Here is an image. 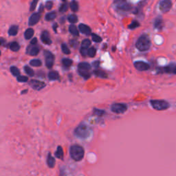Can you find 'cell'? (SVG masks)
I'll return each mask as SVG.
<instances>
[{
	"label": "cell",
	"instance_id": "1",
	"mask_svg": "<svg viewBox=\"0 0 176 176\" xmlns=\"http://www.w3.org/2000/svg\"><path fill=\"white\" fill-rule=\"evenodd\" d=\"M151 45V42L149 37L144 34L138 38V41H136V46L140 51L145 52L149 50Z\"/></svg>",
	"mask_w": 176,
	"mask_h": 176
},
{
	"label": "cell",
	"instance_id": "2",
	"mask_svg": "<svg viewBox=\"0 0 176 176\" xmlns=\"http://www.w3.org/2000/svg\"><path fill=\"white\" fill-rule=\"evenodd\" d=\"M70 153L71 158L74 160L78 162L83 158L85 151H84V149L80 145H74L70 147Z\"/></svg>",
	"mask_w": 176,
	"mask_h": 176
},
{
	"label": "cell",
	"instance_id": "3",
	"mask_svg": "<svg viewBox=\"0 0 176 176\" xmlns=\"http://www.w3.org/2000/svg\"><path fill=\"white\" fill-rule=\"evenodd\" d=\"M92 134V131L90 127H89L85 124H80L75 130V134L77 137L82 139H86L88 138Z\"/></svg>",
	"mask_w": 176,
	"mask_h": 176
},
{
	"label": "cell",
	"instance_id": "4",
	"mask_svg": "<svg viewBox=\"0 0 176 176\" xmlns=\"http://www.w3.org/2000/svg\"><path fill=\"white\" fill-rule=\"evenodd\" d=\"M150 103L153 108L158 111L166 110L170 107V104L164 100H152Z\"/></svg>",
	"mask_w": 176,
	"mask_h": 176
},
{
	"label": "cell",
	"instance_id": "5",
	"mask_svg": "<svg viewBox=\"0 0 176 176\" xmlns=\"http://www.w3.org/2000/svg\"><path fill=\"white\" fill-rule=\"evenodd\" d=\"M111 109L113 112L116 114H123L126 112L127 107L126 105L123 103H114L111 106Z\"/></svg>",
	"mask_w": 176,
	"mask_h": 176
},
{
	"label": "cell",
	"instance_id": "6",
	"mask_svg": "<svg viewBox=\"0 0 176 176\" xmlns=\"http://www.w3.org/2000/svg\"><path fill=\"white\" fill-rule=\"evenodd\" d=\"M172 7V2L168 0L161 1L159 3V8L160 11L163 13H166L171 10Z\"/></svg>",
	"mask_w": 176,
	"mask_h": 176
},
{
	"label": "cell",
	"instance_id": "7",
	"mask_svg": "<svg viewBox=\"0 0 176 176\" xmlns=\"http://www.w3.org/2000/svg\"><path fill=\"white\" fill-rule=\"evenodd\" d=\"M44 55L45 57H46V65L47 66L48 68H51L53 67L54 64V60H55L54 55L48 51H45Z\"/></svg>",
	"mask_w": 176,
	"mask_h": 176
},
{
	"label": "cell",
	"instance_id": "8",
	"mask_svg": "<svg viewBox=\"0 0 176 176\" xmlns=\"http://www.w3.org/2000/svg\"><path fill=\"white\" fill-rule=\"evenodd\" d=\"M29 85L36 90H40L46 86V83L38 80H31L29 83Z\"/></svg>",
	"mask_w": 176,
	"mask_h": 176
},
{
	"label": "cell",
	"instance_id": "9",
	"mask_svg": "<svg viewBox=\"0 0 176 176\" xmlns=\"http://www.w3.org/2000/svg\"><path fill=\"white\" fill-rule=\"evenodd\" d=\"M134 67L139 71H146L149 69V65L144 61H136L134 63Z\"/></svg>",
	"mask_w": 176,
	"mask_h": 176
},
{
	"label": "cell",
	"instance_id": "10",
	"mask_svg": "<svg viewBox=\"0 0 176 176\" xmlns=\"http://www.w3.org/2000/svg\"><path fill=\"white\" fill-rule=\"evenodd\" d=\"M116 7L118 9L121 10H125V11H127V10H130L132 8V6L131 5L129 4L128 2L125 1H116Z\"/></svg>",
	"mask_w": 176,
	"mask_h": 176
},
{
	"label": "cell",
	"instance_id": "11",
	"mask_svg": "<svg viewBox=\"0 0 176 176\" xmlns=\"http://www.w3.org/2000/svg\"><path fill=\"white\" fill-rule=\"evenodd\" d=\"M41 17V15L39 12H36V13H33L32 15L30 16L29 19V24L30 26H34V25L37 24V22L39 21Z\"/></svg>",
	"mask_w": 176,
	"mask_h": 176
},
{
	"label": "cell",
	"instance_id": "12",
	"mask_svg": "<svg viewBox=\"0 0 176 176\" xmlns=\"http://www.w3.org/2000/svg\"><path fill=\"white\" fill-rule=\"evenodd\" d=\"M41 39L42 41V42L46 44V45H50L52 44V41L50 39L49 34H48V32L46 31V30L42 32L41 36Z\"/></svg>",
	"mask_w": 176,
	"mask_h": 176
},
{
	"label": "cell",
	"instance_id": "13",
	"mask_svg": "<svg viewBox=\"0 0 176 176\" xmlns=\"http://www.w3.org/2000/svg\"><path fill=\"white\" fill-rule=\"evenodd\" d=\"M162 71H163L162 72L176 74V65H169L166 66L162 69Z\"/></svg>",
	"mask_w": 176,
	"mask_h": 176
},
{
	"label": "cell",
	"instance_id": "14",
	"mask_svg": "<svg viewBox=\"0 0 176 176\" xmlns=\"http://www.w3.org/2000/svg\"><path fill=\"white\" fill-rule=\"evenodd\" d=\"M78 28H79L80 31L83 34H84V35H89L91 34V30L90 29V28H89V26H87V25L81 24L79 25Z\"/></svg>",
	"mask_w": 176,
	"mask_h": 176
},
{
	"label": "cell",
	"instance_id": "15",
	"mask_svg": "<svg viewBox=\"0 0 176 176\" xmlns=\"http://www.w3.org/2000/svg\"><path fill=\"white\" fill-rule=\"evenodd\" d=\"M39 53V48L37 46H32L27 48V53L29 54L31 56H36Z\"/></svg>",
	"mask_w": 176,
	"mask_h": 176
},
{
	"label": "cell",
	"instance_id": "16",
	"mask_svg": "<svg viewBox=\"0 0 176 176\" xmlns=\"http://www.w3.org/2000/svg\"><path fill=\"white\" fill-rule=\"evenodd\" d=\"M55 163H56V160H55V158L53 157L51 155V153L48 154V158H47V164L48 166V167L53 168L55 167Z\"/></svg>",
	"mask_w": 176,
	"mask_h": 176
},
{
	"label": "cell",
	"instance_id": "17",
	"mask_svg": "<svg viewBox=\"0 0 176 176\" xmlns=\"http://www.w3.org/2000/svg\"><path fill=\"white\" fill-rule=\"evenodd\" d=\"M78 70H83V71H88L91 69L90 65L87 63H80L78 64Z\"/></svg>",
	"mask_w": 176,
	"mask_h": 176
},
{
	"label": "cell",
	"instance_id": "18",
	"mask_svg": "<svg viewBox=\"0 0 176 176\" xmlns=\"http://www.w3.org/2000/svg\"><path fill=\"white\" fill-rule=\"evenodd\" d=\"M63 148L61 146H59L57 147V149L55 152V156L59 159H63Z\"/></svg>",
	"mask_w": 176,
	"mask_h": 176
},
{
	"label": "cell",
	"instance_id": "19",
	"mask_svg": "<svg viewBox=\"0 0 176 176\" xmlns=\"http://www.w3.org/2000/svg\"><path fill=\"white\" fill-rule=\"evenodd\" d=\"M48 78L50 80H59V74L57 72H50L48 74Z\"/></svg>",
	"mask_w": 176,
	"mask_h": 176
},
{
	"label": "cell",
	"instance_id": "20",
	"mask_svg": "<svg viewBox=\"0 0 176 176\" xmlns=\"http://www.w3.org/2000/svg\"><path fill=\"white\" fill-rule=\"evenodd\" d=\"M34 35V30L32 28H28L25 31L24 33V37L26 39H30L32 37V36Z\"/></svg>",
	"mask_w": 176,
	"mask_h": 176
},
{
	"label": "cell",
	"instance_id": "21",
	"mask_svg": "<svg viewBox=\"0 0 176 176\" xmlns=\"http://www.w3.org/2000/svg\"><path fill=\"white\" fill-rule=\"evenodd\" d=\"M18 32V26H12L8 30L9 35L15 36L17 34Z\"/></svg>",
	"mask_w": 176,
	"mask_h": 176
},
{
	"label": "cell",
	"instance_id": "22",
	"mask_svg": "<svg viewBox=\"0 0 176 176\" xmlns=\"http://www.w3.org/2000/svg\"><path fill=\"white\" fill-rule=\"evenodd\" d=\"M162 19H160V18H158V19H156L155 23H154V26H155V28H157V29H161V28H162Z\"/></svg>",
	"mask_w": 176,
	"mask_h": 176
},
{
	"label": "cell",
	"instance_id": "23",
	"mask_svg": "<svg viewBox=\"0 0 176 176\" xmlns=\"http://www.w3.org/2000/svg\"><path fill=\"white\" fill-rule=\"evenodd\" d=\"M69 31L72 35L74 36H78V31L77 30V28L74 25H71L69 27Z\"/></svg>",
	"mask_w": 176,
	"mask_h": 176
},
{
	"label": "cell",
	"instance_id": "24",
	"mask_svg": "<svg viewBox=\"0 0 176 176\" xmlns=\"http://www.w3.org/2000/svg\"><path fill=\"white\" fill-rule=\"evenodd\" d=\"M10 50H12V51L17 52L19 50L20 46H19V45L17 42H12L10 44Z\"/></svg>",
	"mask_w": 176,
	"mask_h": 176
},
{
	"label": "cell",
	"instance_id": "25",
	"mask_svg": "<svg viewBox=\"0 0 176 176\" xmlns=\"http://www.w3.org/2000/svg\"><path fill=\"white\" fill-rule=\"evenodd\" d=\"M94 74L95 75H96L97 76H99L100 78H107V75L105 72L102 71V70H94Z\"/></svg>",
	"mask_w": 176,
	"mask_h": 176
},
{
	"label": "cell",
	"instance_id": "26",
	"mask_svg": "<svg viewBox=\"0 0 176 176\" xmlns=\"http://www.w3.org/2000/svg\"><path fill=\"white\" fill-rule=\"evenodd\" d=\"M56 16H57L56 12H50V13H48L47 15H46V19L47 21H52L56 18Z\"/></svg>",
	"mask_w": 176,
	"mask_h": 176
},
{
	"label": "cell",
	"instance_id": "27",
	"mask_svg": "<svg viewBox=\"0 0 176 176\" xmlns=\"http://www.w3.org/2000/svg\"><path fill=\"white\" fill-rule=\"evenodd\" d=\"M30 64L32 66H34V67H39V66L41 65L42 63L39 59H33V60L30 61Z\"/></svg>",
	"mask_w": 176,
	"mask_h": 176
},
{
	"label": "cell",
	"instance_id": "28",
	"mask_svg": "<svg viewBox=\"0 0 176 176\" xmlns=\"http://www.w3.org/2000/svg\"><path fill=\"white\" fill-rule=\"evenodd\" d=\"M10 72L14 76H19V74H20V72H19V70L18 69L17 67H15V66H12L10 68Z\"/></svg>",
	"mask_w": 176,
	"mask_h": 176
},
{
	"label": "cell",
	"instance_id": "29",
	"mask_svg": "<svg viewBox=\"0 0 176 176\" xmlns=\"http://www.w3.org/2000/svg\"><path fill=\"white\" fill-rule=\"evenodd\" d=\"M70 8L74 12H77L78 10V4L76 1H72L70 3Z\"/></svg>",
	"mask_w": 176,
	"mask_h": 176
},
{
	"label": "cell",
	"instance_id": "30",
	"mask_svg": "<svg viewBox=\"0 0 176 176\" xmlns=\"http://www.w3.org/2000/svg\"><path fill=\"white\" fill-rule=\"evenodd\" d=\"M24 70L26 72V74L28 75H29L30 76H34V74H35V72H34V70L32 69V68H30V67H28V66H25L24 67Z\"/></svg>",
	"mask_w": 176,
	"mask_h": 176
},
{
	"label": "cell",
	"instance_id": "31",
	"mask_svg": "<svg viewBox=\"0 0 176 176\" xmlns=\"http://www.w3.org/2000/svg\"><path fill=\"white\" fill-rule=\"evenodd\" d=\"M78 73H79L80 76L84 77V78H86V79H87V78H89V77H90V74H89V72L88 71L78 70Z\"/></svg>",
	"mask_w": 176,
	"mask_h": 176
},
{
	"label": "cell",
	"instance_id": "32",
	"mask_svg": "<svg viewBox=\"0 0 176 176\" xmlns=\"http://www.w3.org/2000/svg\"><path fill=\"white\" fill-rule=\"evenodd\" d=\"M72 61L70 59H63L62 60V63L63 64L65 67H70L72 64Z\"/></svg>",
	"mask_w": 176,
	"mask_h": 176
},
{
	"label": "cell",
	"instance_id": "33",
	"mask_svg": "<svg viewBox=\"0 0 176 176\" xmlns=\"http://www.w3.org/2000/svg\"><path fill=\"white\" fill-rule=\"evenodd\" d=\"M96 54V48H94V47L90 48L89 50H88V56L89 57H95Z\"/></svg>",
	"mask_w": 176,
	"mask_h": 176
},
{
	"label": "cell",
	"instance_id": "34",
	"mask_svg": "<svg viewBox=\"0 0 176 176\" xmlns=\"http://www.w3.org/2000/svg\"><path fill=\"white\" fill-rule=\"evenodd\" d=\"M68 21L72 24H74V23L77 22L78 21V18H77L76 15H70L68 17Z\"/></svg>",
	"mask_w": 176,
	"mask_h": 176
},
{
	"label": "cell",
	"instance_id": "35",
	"mask_svg": "<svg viewBox=\"0 0 176 176\" xmlns=\"http://www.w3.org/2000/svg\"><path fill=\"white\" fill-rule=\"evenodd\" d=\"M61 49H62L63 53L64 54H66V55H69V54L70 53V50H69V48H68L67 46H66V44H63L61 45Z\"/></svg>",
	"mask_w": 176,
	"mask_h": 176
},
{
	"label": "cell",
	"instance_id": "36",
	"mask_svg": "<svg viewBox=\"0 0 176 176\" xmlns=\"http://www.w3.org/2000/svg\"><path fill=\"white\" fill-rule=\"evenodd\" d=\"M91 37H92V40L96 43H99L102 41L101 37H99L98 35H96V34H92V35H91Z\"/></svg>",
	"mask_w": 176,
	"mask_h": 176
},
{
	"label": "cell",
	"instance_id": "37",
	"mask_svg": "<svg viewBox=\"0 0 176 176\" xmlns=\"http://www.w3.org/2000/svg\"><path fill=\"white\" fill-rule=\"evenodd\" d=\"M91 45V41L89 39H85L82 42V47L87 48Z\"/></svg>",
	"mask_w": 176,
	"mask_h": 176
},
{
	"label": "cell",
	"instance_id": "38",
	"mask_svg": "<svg viewBox=\"0 0 176 176\" xmlns=\"http://www.w3.org/2000/svg\"><path fill=\"white\" fill-rule=\"evenodd\" d=\"M139 26V23H138L137 21H134L132 24L129 26V28H130V29H135V28H136Z\"/></svg>",
	"mask_w": 176,
	"mask_h": 176
},
{
	"label": "cell",
	"instance_id": "39",
	"mask_svg": "<svg viewBox=\"0 0 176 176\" xmlns=\"http://www.w3.org/2000/svg\"><path fill=\"white\" fill-rule=\"evenodd\" d=\"M68 3H63L61 6L60 8H59V10H60V12H64L68 10Z\"/></svg>",
	"mask_w": 176,
	"mask_h": 176
},
{
	"label": "cell",
	"instance_id": "40",
	"mask_svg": "<svg viewBox=\"0 0 176 176\" xmlns=\"http://www.w3.org/2000/svg\"><path fill=\"white\" fill-rule=\"evenodd\" d=\"M17 80L19 82H26L28 80V77L25 76H19L17 77Z\"/></svg>",
	"mask_w": 176,
	"mask_h": 176
},
{
	"label": "cell",
	"instance_id": "41",
	"mask_svg": "<svg viewBox=\"0 0 176 176\" xmlns=\"http://www.w3.org/2000/svg\"><path fill=\"white\" fill-rule=\"evenodd\" d=\"M80 54H81L83 56H84V57H85L86 55H88L87 48L81 47V48H80Z\"/></svg>",
	"mask_w": 176,
	"mask_h": 176
},
{
	"label": "cell",
	"instance_id": "42",
	"mask_svg": "<svg viewBox=\"0 0 176 176\" xmlns=\"http://www.w3.org/2000/svg\"><path fill=\"white\" fill-rule=\"evenodd\" d=\"M37 1H33L31 3V6H30V11H33L34 10H35L36 8V5H37Z\"/></svg>",
	"mask_w": 176,
	"mask_h": 176
},
{
	"label": "cell",
	"instance_id": "43",
	"mask_svg": "<svg viewBox=\"0 0 176 176\" xmlns=\"http://www.w3.org/2000/svg\"><path fill=\"white\" fill-rule=\"evenodd\" d=\"M94 114L98 115V116H101L102 114H104V111L103 110H100V109H94Z\"/></svg>",
	"mask_w": 176,
	"mask_h": 176
},
{
	"label": "cell",
	"instance_id": "44",
	"mask_svg": "<svg viewBox=\"0 0 176 176\" xmlns=\"http://www.w3.org/2000/svg\"><path fill=\"white\" fill-rule=\"evenodd\" d=\"M46 8L48 10H50V9L53 8V2L52 1H48L46 4Z\"/></svg>",
	"mask_w": 176,
	"mask_h": 176
},
{
	"label": "cell",
	"instance_id": "45",
	"mask_svg": "<svg viewBox=\"0 0 176 176\" xmlns=\"http://www.w3.org/2000/svg\"><path fill=\"white\" fill-rule=\"evenodd\" d=\"M70 44L71 46H72V47L75 48L77 46V44H78V42H77V41H75V40H72V41H71L70 42Z\"/></svg>",
	"mask_w": 176,
	"mask_h": 176
},
{
	"label": "cell",
	"instance_id": "46",
	"mask_svg": "<svg viewBox=\"0 0 176 176\" xmlns=\"http://www.w3.org/2000/svg\"><path fill=\"white\" fill-rule=\"evenodd\" d=\"M37 38H33L32 39V41H30V44L32 45V46H35V45H36V44H37Z\"/></svg>",
	"mask_w": 176,
	"mask_h": 176
},
{
	"label": "cell",
	"instance_id": "47",
	"mask_svg": "<svg viewBox=\"0 0 176 176\" xmlns=\"http://www.w3.org/2000/svg\"><path fill=\"white\" fill-rule=\"evenodd\" d=\"M98 65H99V62L97 61H95L94 63H93V65L95 66V67H98Z\"/></svg>",
	"mask_w": 176,
	"mask_h": 176
},
{
	"label": "cell",
	"instance_id": "48",
	"mask_svg": "<svg viewBox=\"0 0 176 176\" xmlns=\"http://www.w3.org/2000/svg\"><path fill=\"white\" fill-rule=\"evenodd\" d=\"M55 26H57V24H55V26H54V27H55ZM54 30H55V31H56V32H57V30H56V28H54Z\"/></svg>",
	"mask_w": 176,
	"mask_h": 176
}]
</instances>
